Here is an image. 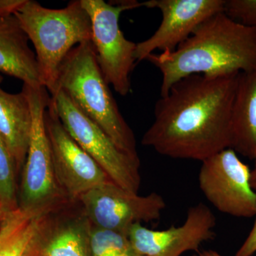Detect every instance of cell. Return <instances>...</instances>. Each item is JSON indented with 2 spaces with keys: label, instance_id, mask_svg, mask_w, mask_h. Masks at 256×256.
Returning a JSON list of instances; mask_svg holds the SVG:
<instances>
[{
  "label": "cell",
  "instance_id": "23",
  "mask_svg": "<svg viewBox=\"0 0 256 256\" xmlns=\"http://www.w3.org/2000/svg\"><path fill=\"white\" fill-rule=\"evenodd\" d=\"M194 256H224L214 250H198Z\"/></svg>",
  "mask_w": 256,
  "mask_h": 256
},
{
  "label": "cell",
  "instance_id": "10",
  "mask_svg": "<svg viewBox=\"0 0 256 256\" xmlns=\"http://www.w3.org/2000/svg\"><path fill=\"white\" fill-rule=\"evenodd\" d=\"M44 122L56 178L69 201H78L84 194L110 181L104 170L67 132L50 100L45 111Z\"/></svg>",
  "mask_w": 256,
  "mask_h": 256
},
{
  "label": "cell",
  "instance_id": "24",
  "mask_svg": "<svg viewBox=\"0 0 256 256\" xmlns=\"http://www.w3.org/2000/svg\"><path fill=\"white\" fill-rule=\"evenodd\" d=\"M250 185H252V190L256 192V160L254 168L252 170V174H250Z\"/></svg>",
  "mask_w": 256,
  "mask_h": 256
},
{
  "label": "cell",
  "instance_id": "16",
  "mask_svg": "<svg viewBox=\"0 0 256 256\" xmlns=\"http://www.w3.org/2000/svg\"><path fill=\"white\" fill-rule=\"evenodd\" d=\"M230 148L256 160V68L239 74L232 118Z\"/></svg>",
  "mask_w": 256,
  "mask_h": 256
},
{
  "label": "cell",
  "instance_id": "19",
  "mask_svg": "<svg viewBox=\"0 0 256 256\" xmlns=\"http://www.w3.org/2000/svg\"><path fill=\"white\" fill-rule=\"evenodd\" d=\"M18 174L14 160L0 136V202L6 210L18 207Z\"/></svg>",
  "mask_w": 256,
  "mask_h": 256
},
{
  "label": "cell",
  "instance_id": "1",
  "mask_svg": "<svg viewBox=\"0 0 256 256\" xmlns=\"http://www.w3.org/2000/svg\"><path fill=\"white\" fill-rule=\"evenodd\" d=\"M239 74L191 75L175 82L156 101L143 146L173 159L201 162L230 148Z\"/></svg>",
  "mask_w": 256,
  "mask_h": 256
},
{
  "label": "cell",
  "instance_id": "8",
  "mask_svg": "<svg viewBox=\"0 0 256 256\" xmlns=\"http://www.w3.org/2000/svg\"><path fill=\"white\" fill-rule=\"evenodd\" d=\"M202 162L198 186L210 204L232 216H255L256 192L250 185L252 170L238 154L227 148Z\"/></svg>",
  "mask_w": 256,
  "mask_h": 256
},
{
  "label": "cell",
  "instance_id": "7",
  "mask_svg": "<svg viewBox=\"0 0 256 256\" xmlns=\"http://www.w3.org/2000/svg\"><path fill=\"white\" fill-rule=\"evenodd\" d=\"M50 104L68 134L104 170L110 181L138 194L141 182L140 160L120 150L62 90L50 96Z\"/></svg>",
  "mask_w": 256,
  "mask_h": 256
},
{
  "label": "cell",
  "instance_id": "17",
  "mask_svg": "<svg viewBox=\"0 0 256 256\" xmlns=\"http://www.w3.org/2000/svg\"><path fill=\"white\" fill-rule=\"evenodd\" d=\"M58 210L44 236L40 256H92V225L82 210L78 215L56 217Z\"/></svg>",
  "mask_w": 256,
  "mask_h": 256
},
{
  "label": "cell",
  "instance_id": "18",
  "mask_svg": "<svg viewBox=\"0 0 256 256\" xmlns=\"http://www.w3.org/2000/svg\"><path fill=\"white\" fill-rule=\"evenodd\" d=\"M92 256H136L128 235L92 226Z\"/></svg>",
  "mask_w": 256,
  "mask_h": 256
},
{
  "label": "cell",
  "instance_id": "22",
  "mask_svg": "<svg viewBox=\"0 0 256 256\" xmlns=\"http://www.w3.org/2000/svg\"><path fill=\"white\" fill-rule=\"evenodd\" d=\"M25 0H0V20L15 14Z\"/></svg>",
  "mask_w": 256,
  "mask_h": 256
},
{
  "label": "cell",
  "instance_id": "11",
  "mask_svg": "<svg viewBox=\"0 0 256 256\" xmlns=\"http://www.w3.org/2000/svg\"><path fill=\"white\" fill-rule=\"evenodd\" d=\"M226 0H150L142 6L162 13L159 28L150 38L136 45V62L146 60L156 50L172 52L186 41L205 20L224 12Z\"/></svg>",
  "mask_w": 256,
  "mask_h": 256
},
{
  "label": "cell",
  "instance_id": "6",
  "mask_svg": "<svg viewBox=\"0 0 256 256\" xmlns=\"http://www.w3.org/2000/svg\"><path fill=\"white\" fill-rule=\"evenodd\" d=\"M92 20V42L106 82L122 96L131 90L130 75L134 67L137 43L130 41L120 28L124 12L142 6L137 1L108 3L104 0H82Z\"/></svg>",
  "mask_w": 256,
  "mask_h": 256
},
{
  "label": "cell",
  "instance_id": "25",
  "mask_svg": "<svg viewBox=\"0 0 256 256\" xmlns=\"http://www.w3.org/2000/svg\"><path fill=\"white\" fill-rule=\"evenodd\" d=\"M6 212V208H4V205L2 204L0 202V220L2 218L3 215L4 214L5 212Z\"/></svg>",
  "mask_w": 256,
  "mask_h": 256
},
{
  "label": "cell",
  "instance_id": "20",
  "mask_svg": "<svg viewBox=\"0 0 256 256\" xmlns=\"http://www.w3.org/2000/svg\"><path fill=\"white\" fill-rule=\"evenodd\" d=\"M224 12L235 21L256 28V0H226Z\"/></svg>",
  "mask_w": 256,
  "mask_h": 256
},
{
  "label": "cell",
  "instance_id": "14",
  "mask_svg": "<svg viewBox=\"0 0 256 256\" xmlns=\"http://www.w3.org/2000/svg\"><path fill=\"white\" fill-rule=\"evenodd\" d=\"M14 14L0 20V73L18 78L23 85L42 86L36 54Z\"/></svg>",
  "mask_w": 256,
  "mask_h": 256
},
{
  "label": "cell",
  "instance_id": "5",
  "mask_svg": "<svg viewBox=\"0 0 256 256\" xmlns=\"http://www.w3.org/2000/svg\"><path fill=\"white\" fill-rule=\"evenodd\" d=\"M32 114V128L26 161L18 190V206L22 210H60L69 200L56 178L44 114L50 95L44 87L23 85Z\"/></svg>",
  "mask_w": 256,
  "mask_h": 256
},
{
  "label": "cell",
  "instance_id": "2",
  "mask_svg": "<svg viewBox=\"0 0 256 256\" xmlns=\"http://www.w3.org/2000/svg\"><path fill=\"white\" fill-rule=\"evenodd\" d=\"M146 60L161 72L160 96L188 76L250 72L256 68V28L220 12L205 20L174 52L154 53Z\"/></svg>",
  "mask_w": 256,
  "mask_h": 256
},
{
  "label": "cell",
  "instance_id": "9",
  "mask_svg": "<svg viewBox=\"0 0 256 256\" xmlns=\"http://www.w3.org/2000/svg\"><path fill=\"white\" fill-rule=\"evenodd\" d=\"M78 201L92 226L126 234L134 224L159 220L166 208L159 194L139 196L111 181L84 194Z\"/></svg>",
  "mask_w": 256,
  "mask_h": 256
},
{
  "label": "cell",
  "instance_id": "26",
  "mask_svg": "<svg viewBox=\"0 0 256 256\" xmlns=\"http://www.w3.org/2000/svg\"><path fill=\"white\" fill-rule=\"evenodd\" d=\"M3 82V77L0 74V84H1L2 82Z\"/></svg>",
  "mask_w": 256,
  "mask_h": 256
},
{
  "label": "cell",
  "instance_id": "3",
  "mask_svg": "<svg viewBox=\"0 0 256 256\" xmlns=\"http://www.w3.org/2000/svg\"><path fill=\"white\" fill-rule=\"evenodd\" d=\"M57 90L65 92L120 150L139 159L134 133L102 75L92 42L78 45L67 56L60 66L53 94Z\"/></svg>",
  "mask_w": 256,
  "mask_h": 256
},
{
  "label": "cell",
  "instance_id": "15",
  "mask_svg": "<svg viewBox=\"0 0 256 256\" xmlns=\"http://www.w3.org/2000/svg\"><path fill=\"white\" fill-rule=\"evenodd\" d=\"M32 128L31 106L25 92L10 94L0 88V136L14 160L18 174L26 161Z\"/></svg>",
  "mask_w": 256,
  "mask_h": 256
},
{
  "label": "cell",
  "instance_id": "21",
  "mask_svg": "<svg viewBox=\"0 0 256 256\" xmlns=\"http://www.w3.org/2000/svg\"><path fill=\"white\" fill-rule=\"evenodd\" d=\"M254 226L235 256H252L256 252V214Z\"/></svg>",
  "mask_w": 256,
  "mask_h": 256
},
{
  "label": "cell",
  "instance_id": "13",
  "mask_svg": "<svg viewBox=\"0 0 256 256\" xmlns=\"http://www.w3.org/2000/svg\"><path fill=\"white\" fill-rule=\"evenodd\" d=\"M58 210H6L0 220V256H40L44 236Z\"/></svg>",
  "mask_w": 256,
  "mask_h": 256
},
{
  "label": "cell",
  "instance_id": "12",
  "mask_svg": "<svg viewBox=\"0 0 256 256\" xmlns=\"http://www.w3.org/2000/svg\"><path fill=\"white\" fill-rule=\"evenodd\" d=\"M216 220L204 203L190 207L184 223L165 230H152L142 224H134L128 238L136 256H180L198 252L203 242L215 238Z\"/></svg>",
  "mask_w": 256,
  "mask_h": 256
},
{
  "label": "cell",
  "instance_id": "4",
  "mask_svg": "<svg viewBox=\"0 0 256 256\" xmlns=\"http://www.w3.org/2000/svg\"><path fill=\"white\" fill-rule=\"evenodd\" d=\"M14 16L34 47L42 86L53 95L67 56L78 45L92 42L90 16L82 0L70 2L62 9H50L25 0Z\"/></svg>",
  "mask_w": 256,
  "mask_h": 256
}]
</instances>
